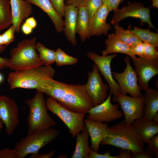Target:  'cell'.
<instances>
[{"mask_svg": "<svg viewBox=\"0 0 158 158\" xmlns=\"http://www.w3.org/2000/svg\"><path fill=\"white\" fill-rule=\"evenodd\" d=\"M55 99L61 106L74 112L85 114L94 107L85 85L66 83L47 78L36 89Z\"/></svg>", "mask_w": 158, "mask_h": 158, "instance_id": "cell-1", "label": "cell"}, {"mask_svg": "<svg viewBox=\"0 0 158 158\" xmlns=\"http://www.w3.org/2000/svg\"><path fill=\"white\" fill-rule=\"evenodd\" d=\"M125 0H103V3L105 4L110 11H114L118 8L119 4Z\"/></svg>", "mask_w": 158, "mask_h": 158, "instance_id": "cell-38", "label": "cell"}, {"mask_svg": "<svg viewBox=\"0 0 158 158\" xmlns=\"http://www.w3.org/2000/svg\"><path fill=\"white\" fill-rule=\"evenodd\" d=\"M40 7L49 16L55 26L56 31L61 33L64 26L62 18L56 11L49 0H25Z\"/></svg>", "mask_w": 158, "mask_h": 158, "instance_id": "cell-21", "label": "cell"}, {"mask_svg": "<svg viewBox=\"0 0 158 158\" xmlns=\"http://www.w3.org/2000/svg\"><path fill=\"white\" fill-rule=\"evenodd\" d=\"M59 131L55 128L28 133L16 143L14 148L18 152V158H24L29 154L39 153V150L58 137Z\"/></svg>", "mask_w": 158, "mask_h": 158, "instance_id": "cell-6", "label": "cell"}, {"mask_svg": "<svg viewBox=\"0 0 158 158\" xmlns=\"http://www.w3.org/2000/svg\"><path fill=\"white\" fill-rule=\"evenodd\" d=\"M145 91L143 96L145 109L143 118L152 120L158 112V91L150 87Z\"/></svg>", "mask_w": 158, "mask_h": 158, "instance_id": "cell-23", "label": "cell"}, {"mask_svg": "<svg viewBox=\"0 0 158 158\" xmlns=\"http://www.w3.org/2000/svg\"><path fill=\"white\" fill-rule=\"evenodd\" d=\"M0 119L5 125L6 133L9 135L13 133L19 123L17 104L13 99L3 95L0 96Z\"/></svg>", "mask_w": 158, "mask_h": 158, "instance_id": "cell-13", "label": "cell"}, {"mask_svg": "<svg viewBox=\"0 0 158 158\" xmlns=\"http://www.w3.org/2000/svg\"><path fill=\"white\" fill-rule=\"evenodd\" d=\"M55 70L51 66H40L25 70L15 71L8 75L9 89L17 88L28 89L37 88L42 81L46 78H53Z\"/></svg>", "mask_w": 158, "mask_h": 158, "instance_id": "cell-5", "label": "cell"}, {"mask_svg": "<svg viewBox=\"0 0 158 158\" xmlns=\"http://www.w3.org/2000/svg\"><path fill=\"white\" fill-rule=\"evenodd\" d=\"M150 7H145L144 4L140 2H129L121 9L118 8L114 11L111 23L114 26L126 18L133 17L140 19L141 25L147 23L149 28L156 29L151 20Z\"/></svg>", "mask_w": 158, "mask_h": 158, "instance_id": "cell-10", "label": "cell"}, {"mask_svg": "<svg viewBox=\"0 0 158 158\" xmlns=\"http://www.w3.org/2000/svg\"><path fill=\"white\" fill-rule=\"evenodd\" d=\"M89 19L85 6L79 8L76 28V33L78 34L80 39L83 42L87 39H89L90 34Z\"/></svg>", "mask_w": 158, "mask_h": 158, "instance_id": "cell-25", "label": "cell"}, {"mask_svg": "<svg viewBox=\"0 0 158 158\" xmlns=\"http://www.w3.org/2000/svg\"><path fill=\"white\" fill-rule=\"evenodd\" d=\"M116 36L130 47L142 42L129 30H126L117 24L114 26Z\"/></svg>", "mask_w": 158, "mask_h": 158, "instance_id": "cell-28", "label": "cell"}, {"mask_svg": "<svg viewBox=\"0 0 158 158\" xmlns=\"http://www.w3.org/2000/svg\"><path fill=\"white\" fill-rule=\"evenodd\" d=\"M88 77L85 85L87 91L93 102L94 107L104 102L107 99L109 86L104 83L99 70L94 63L92 72L88 71Z\"/></svg>", "mask_w": 158, "mask_h": 158, "instance_id": "cell-12", "label": "cell"}, {"mask_svg": "<svg viewBox=\"0 0 158 158\" xmlns=\"http://www.w3.org/2000/svg\"><path fill=\"white\" fill-rule=\"evenodd\" d=\"M67 157V155L66 154H60V155H59L57 158H66Z\"/></svg>", "mask_w": 158, "mask_h": 158, "instance_id": "cell-50", "label": "cell"}, {"mask_svg": "<svg viewBox=\"0 0 158 158\" xmlns=\"http://www.w3.org/2000/svg\"><path fill=\"white\" fill-rule=\"evenodd\" d=\"M57 12L63 18L66 5L64 0H49Z\"/></svg>", "mask_w": 158, "mask_h": 158, "instance_id": "cell-35", "label": "cell"}, {"mask_svg": "<svg viewBox=\"0 0 158 158\" xmlns=\"http://www.w3.org/2000/svg\"><path fill=\"white\" fill-rule=\"evenodd\" d=\"M132 158H151L154 156V154L151 152L147 150L137 153H131Z\"/></svg>", "mask_w": 158, "mask_h": 158, "instance_id": "cell-40", "label": "cell"}, {"mask_svg": "<svg viewBox=\"0 0 158 158\" xmlns=\"http://www.w3.org/2000/svg\"><path fill=\"white\" fill-rule=\"evenodd\" d=\"M152 6L153 7L158 8V0H152Z\"/></svg>", "mask_w": 158, "mask_h": 158, "instance_id": "cell-48", "label": "cell"}, {"mask_svg": "<svg viewBox=\"0 0 158 158\" xmlns=\"http://www.w3.org/2000/svg\"><path fill=\"white\" fill-rule=\"evenodd\" d=\"M87 0H66V5H73L79 8L85 6Z\"/></svg>", "mask_w": 158, "mask_h": 158, "instance_id": "cell-41", "label": "cell"}, {"mask_svg": "<svg viewBox=\"0 0 158 158\" xmlns=\"http://www.w3.org/2000/svg\"><path fill=\"white\" fill-rule=\"evenodd\" d=\"M15 32L14 28L12 25L7 30L1 35L4 45L7 46L13 41Z\"/></svg>", "mask_w": 158, "mask_h": 158, "instance_id": "cell-34", "label": "cell"}, {"mask_svg": "<svg viewBox=\"0 0 158 158\" xmlns=\"http://www.w3.org/2000/svg\"><path fill=\"white\" fill-rule=\"evenodd\" d=\"M114 102H117L123 111L125 119L123 121L129 125L132 124L136 120L143 118L144 97H130L121 93L113 97Z\"/></svg>", "mask_w": 158, "mask_h": 158, "instance_id": "cell-8", "label": "cell"}, {"mask_svg": "<svg viewBox=\"0 0 158 158\" xmlns=\"http://www.w3.org/2000/svg\"><path fill=\"white\" fill-rule=\"evenodd\" d=\"M88 131L85 126L83 130L76 135L75 150L71 158H87L90 149L89 145Z\"/></svg>", "mask_w": 158, "mask_h": 158, "instance_id": "cell-24", "label": "cell"}, {"mask_svg": "<svg viewBox=\"0 0 158 158\" xmlns=\"http://www.w3.org/2000/svg\"><path fill=\"white\" fill-rule=\"evenodd\" d=\"M110 11L107 7L103 3L89 21V28L90 36L107 35L108 31L111 29V25L107 22Z\"/></svg>", "mask_w": 158, "mask_h": 158, "instance_id": "cell-16", "label": "cell"}, {"mask_svg": "<svg viewBox=\"0 0 158 158\" xmlns=\"http://www.w3.org/2000/svg\"><path fill=\"white\" fill-rule=\"evenodd\" d=\"M108 38L104 42L106 49L102 51V55L107 56L113 53H120L127 54L132 60L136 59L135 55L131 51L130 47L118 38L113 33L109 34Z\"/></svg>", "mask_w": 158, "mask_h": 158, "instance_id": "cell-20", "label": "cell"}, {"mask_svg": "<svg viewBox=\"0 0 158 158\" xmlns=\"http://www.w3.org/2000/svg\"><path fill=\"white\" fill-rule=\"evenodd\" d=\"M87 158H119V155L116 156H111L110 152L107 151L104 154H100L90 149L89 154Z\"/></svg>", "mask_w": 158, "mask_h": 158, "instance_id": "cell-37", "label": "cell"}, {"mask_svg": "<svg viewBox=\"0 0 158 158\" xmlns=\"http://www.w3.org/2000/svg\"><path fill=\"white\" fill-rule=\"evenodd\" d=\"M103 0H87L85 5L89 20L92 18L103 3Z\"/></svg>", "mask_w": 158, "mask_h": 158, "instance_id": "cell-31", "label": "cell"}, {"mask_svg": "<svg viewBox=\"0 0 158 158\" xmlns=\"http://www.w3.org/2000/svg\"><path fill=\"white\" fill-rule=\"evenodd\" d=\"M10 2L12 25L18 33L22 23L31 14L32 7L31 3L25 0H10Z\"/></svg>", "mask_w": 158, "mask_h": 158, "instance_id": "cell-17", "label": "cell"}, {"mask_svg": "<svg viewBox=\"0 0 158 158\" xmlns=\"http://www.w3.org/2000/svg\"><path fill=\"white\" fill-rule=\"evenodd\" d=\"M124 60L126 66L123 72L121 73L112 72L114 78L118 82L121 93L126 95L128 93L134 97L142 96L143 95L141 92L142 89L138 83V76L130 64L129 56L126 55Z\"/></svg>", "mask_w": 158, "mask_h": 158, "instance_id": "cell-9", "label": "cell"}, {"mask_svg": "<svg viewBox=\"0 0 158 158\" xmlns=\"http://www.w3.org/2000/svg\"><path fill=\"white\" fill-rule=\"evenodd\" d=\"M111 92L109 91L104 102L92 108L87 113V118L95 121L107 123L122 118L123 114L119 110V105L113 104L111 102Z\"/></svg>", "mask_w": 158, "mask_h": 158, "instance_id": "cell-11", "label": "cell"}, {"mask_svg": "<svg viewBox=\"0 0 158 158\" xmlns=\"http://www.w3.org/2000/svg\"><path fill=\"white\" fill-rule=\"evenodd\" d=\"M3 123L1 120V119H0V131L2 128L3 127ZM1 141L0 140V143Z\"/></svg>", "mask_w": 158, "mask_h": 158, "instance_id": "cell-51", "label": "cell"}, {"mask_svg": "<svg viewBox=\"0 0 158 158\" xmlns=\"http://www.w3.org/2000/svg\"><path fill=\"white\" fill-rule=\"evenodd\" d=\"M25 23L33 29L35 28L37 26L36 21L33 17L28 18L25 21Z\"/></svg>", "mask_w": 158, "mask_h": 158, "instance_id": "cell-46", "label": "cell"}, {"mask_svg": "<svg viewBox=\"0 0 158 158\" xmlns=\"http://www.w3.org/2000/svg\"><path fill=\"white\" fill-rule=\"evenodd\" d=\"M6 46L0 45V53L4 51L6 49ZM9 59L6 58H2L0 56V70L6 67L8 61Z\"/></svg>", "mask_w": 158, "mask_h": 158, "instance_id": "cell-43", "label": "cell"}, {"mask_svg": "<svg viewBox=\"0 0 158 158\" xmlns=\"http://www.w3.org/2000/svg\"><path fill=\"white\" fill-rule=\"evenodd\" d=\"M3 80V76L2 74L0 73V83Z\"/></svg>", "mask_w": 158, "mask_h": 158, "instance_id": "cell-52", "label": "cell"}, {"mask_svg": "<svg viewBox=\"0 0 158 158\" xmlns=\"http://www.w3.org/2000/svg\"><path fill=\"white\" fill-rule=\"evenodd\" d=\"M84 123L91 137V148L94 151L98 152L102 140L108 133V125L107 123L95 121L88 118L84 120Z\"/></svg>", "mask_w": 158, "mask_h": 158, "instance_id": "cell-19", "label": "cell"}, {"mask_svg": "<svg viewBox=\"0 0 158 158\" xmlns=\"http://www.w3.org/2000/svg\"><path fill=\"white\" fill-rule=\"evenodd\" d=\"M21 29L24 34L28 35L32 32L33 28L25 22L22 25Z\"/></svg>", "mask_w": 158, "mask_h": 158, "instance_id": "cell-45", "label": "cell"}, {"mask_svg": "<svg viewBox=\"0 0 158 158\" xmlns=\"http://www.w3.org/2000/svg\"><path fill=\"white\" fill-rule=\"evenodd\" d=\"M43 93L36 90L35 96L25 102L29 108L28 133L42 130L56 124L48 113Z\"/></svg>", "mask_w": 158, "mask_h": 158, "instance_id": "cell-4", "label": "cell"}, {"mask_svg": "<svg viewBox=\"0 0 158 158\" xmlns=\"http://www.w3.org/2000/svg\"><path fill=\"white\" fill-rule=\"evenodd\" d=\"M144 57L158 60V51L157 48L152 44L146 42H143Z\"/></svg>", "mask_w": 158, "mask_h": 158, "instance_id": "cell-32", "label": "cell"}, {"mask_svg": "<svg viewBox=\"0 0 158 158\" xmlns=\"http://www.w3.org/2000/svg\"><path fill=\"white\" fill-rule=\"evenodd\" d=\"M55 150H52L50 152L47 153H42L39 154V153L32 154L29 157L30 158H51L55 154Z\"/></svg>", "mask_w": 158, "mask_h": 158, "instance_id": "cell-42", "label": "cell"}, {"mask_svg": "<svg viewBox=\"0 0 158 158\" xmlns=\"http://www.w3.org/2000/svg\"><path fill=\"white\" fill-rule=\"evenodd\" d=\"M79 8L73 5H66L64 16V32L67 40L75 46L77 42L75 37L77 21Z\"/></svg>", "mask_w": 158, "mask_h": 158, "instance_id": "cell-18", "label": "cell"}, {"mask_svg": "<svg viewBox=\"0 0 158 158\" xmlns=\"http://www.w3.org/2000/svg\"><path fill=\"white\" fill-rule=\"evenodd\" d=\"M0 158H18V151L15 148H6L1 150Z\"/></svg>", "mask_w": 158, "mask_h": 158, "instance_id": "cell-36", "label": "cell"}, {"mask_svg": "<svg viewBox=\"0 0 158 158\" xmlns=\"http://www.w3.org/2000/svg\"><path fill=\"white\" fill-rule=\"evenodd\" d=\"M0 45H4L2 37L1 34H0Z\"/></svg>", "mask_w": 158, "mask_h": 158, "instance_id": "cell-49", "label": "cell"}, {"mask_svg": "<svg viewBox=\"0 0 158 158\" xmlns=\"http://www.w3.org/2000/svg\"><path fill=\"white\" fill-rule=\"evenodd\" d=\"M132 53L135 55L144 57V52L143 42H139L130 47Z\"/></svg>", "mask_w": 158, "mask_h": 158, "instance_id": "cell-39", "label": "cell"}, {"mask_svg": "<svg viewBox=\"0 0 158 158\" xmlns=\"http://www.w3.org/2000/svg\"><path fill=\"white\" fill-rule=\"evenodd\" d=\"M120 152L119 158H132L131 153L128 150L121 148Z\"/></svg>", "mask_w": 158, "mask_h": 158, "instance_id": "cell-44", "label": "cell"}, {"mask_svg": "<svg viewBox=\"0 0 158 158\" xmlns=\"http://www.w3.org/2000/svg\"><path fill=\"white\" fill-rule=\"evenodd\" d=\"M152 120L155 124L158 125V112L153 117Z\"/></svg>", "mask_w": 158, "mask_h": 158, "instance_id": "cell-47", "label": "cell"}, {"mask_svg": "<svg viewBox=\"0 0 158 158\" xmlns=\"http://www.w3.org/2000/svg\"><path fill=\"white\" fill-rule=\"evenodd\" d=\"M142 42L150 44L158 48V34L151 31L149 29H142L136 26L130 30Z\"/></svg>", "mask_w": 158, "mask_h": 158, "instance_id": "cell-26", "label": "cell"}, {"mask_svg": "<svg viewBox=\"0 0 158 158\" xmlns=\"http://www.w3.org/2000/svg\"><path fill=\"white\" fill-rule=\"evenodd\" d=\"M35 37L19 42L10 52L11 58L6 67L14 71L29 69L44 65L36 51Z\"/></svg>", "mask_w": 158, "mask_h": 158, "instance_id": "cell-3", "label": "cell"}, {"mask_svg": "<svg viewBox=\"0 0 158 158\" xmlns=\"http://www.w3.org/2000/svg\"><path fill=\"white\" fill-rule=\"evenodd\" d=\"M35 49L39 52V59L44 65L51 66L55 62V51L54 50L47 48L39 42L36 44Z\"/></svg>", "mask_w": 158, "mask_h": 158, "instance_id": "cell-29", "label": "cell"}, {"mask_svg": "<svg viewBox=\"0 0 158 158\" xmlns=\"http://www.w3.org/2000/svg\"><path fill=\"white\" fill-rule=\"evenodd\" d=\"M138 78V84L142 90L150 87V80L158 74V60L140 56L132 60Z\"/></svg>", "mask_w": 158, "mask_h": 158, "instance_id": "cell-15", "label": "cell"}, {"mask_svg": "<svg viewBox=\"0 0 158 158\" xmlns=\"http://www.w3.org/2000/svg\"><path fill=\"white\" fill-rule=\"evenodd\" d=\"M47 110L60 118L68 128L70 134L74 138L85 127V114L74 112L60 105L54 98L49 97L46 101Z\"/></svg>", "mask_w": 158, "mask_h": 158, "instance_id": "cell-7", "label": "cell"}, {"mask_svg": "<svg viewBox=\"0 0 158 158\" xmlns=\"http://www.w3.org/2000/svg\"><path fill=\"white\" fill-rule=\"evenodd\" d=\"M147 145V150L152 152L156 158L158 157V134L148 140L146 142Z\"/></svg>", "mask_w": 158, "mask_h": 158, "instance_id": "cell-33", "label": "cell"}, {"mask_svg": "<svg viewBox=\"0 0 158 158\" xmlns=\"http://www.w3.org/2000/svg\"><path fill=\"white\" fill-rule=\"evenodd\" d=\"M87 55L88 58L94 61L106 80L113 97L118 94L121 93L119 86L113 77L111 67L112 60L117 55L113 54L110 55L101 56L95 52L91 51L87 52Z\"/></svg>", "mask_w": 158, "mask_h": 158, "instance_id": "cell-14", "label": "cell"}, {"mask_svg": "<svg viewBox=\"0 0 158 158\" xmlns=\"http://www.w3.org/2000/svg\"><path fill=\"white\" fill-rule=\"evenodd\" d=\"M10 0H0V31L12 24Z\"/></svg>", "mask_w": 158, "mask_h": 158, "instance_id": "cell-27", "label": "cell"}, {"mask_svg": "<svg viewBox=\"0 0 158 158\" xmlns=\"http://www.w3.org/2000/svg\"><path fill=\"white\" fill-rule=\"evenodd\" d=\"M145 143L132 124L123 121L109 127L108 133L103 138L100 144L127 149L135 154L144 150Z\"/></svg>", "mask_w": 158, "mask_h": 158, "instance_id": "cell-2", "label": "cell"}, {"mask_svg": "<svg viewBox=\"0 0 158 158\" xmlns=\"http://www.w3.org/2000/svg\"><path fill=\"white\" fill-rule=\"evenodd\" d=\"M136 133L141 138L145 143L158 133V125L152 120L144 118L135 120L132 124Z\"/></svg>", "mask_w": 158, "mask_h": 158, "instance_id": "cell-22", "label": "cell"}, {"mask_svg": "<svg viewBox=\"0 0 158 158\" xmlns=\"http://www.w3.org/2000/svg\"><path fill=\"white\" fill-rule=\"evenodd\" d=\"M78 61L77 58L67 54L60 48L55 51V62L58 66L73 65Z\"/></svg>", "mask_w": 158, "mask_h": 158, "instance_id": "cell-30", "label": "cell"}]
</instances>
